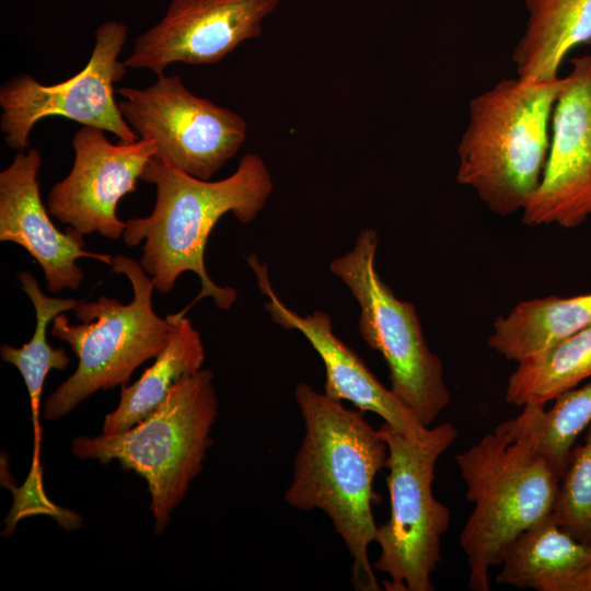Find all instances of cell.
Here are the masks:
<instances>
[{
    "instance_id": "obj_1",
    "label": "cell",
    "mask_w": 591,
    "mask_h": 591,
    "mask_svg": "<svg viewBox=\"0 0 591 591\" xmlns=\"http://www.w3.org/2000/svg\"><path fill=\"white\" fill-rule=\"evenodd\" d=\"M294 397L304 425L285 501L299 510H322L345 543L357 591H379L368 556L376 529L373 480L385 467L387 444L362 412L299 383Z\"/></svg>"
},
{
    "instance_id": "obj_2",
    "label": "cell",
    "mask_w": 591,
    "mask_h": 591,
    "mask_svg": "<svg viewBox=\"0 0 591 591\" xmlns=\"http://www.w3.org/2000/svg\"><path fill=\"white\" fill-rule=\"evenodd\" d=\"M140 179L155 186V205L149 216L126 221L123 239L127 246L143 243L139 263L155 290L169 293L183 273L193 271L200 279V292L176 314L184 316L204 298H211L220 310H229L236 291L210 279L205 250L212 229L227 212L241 223H250L266 205L274 184L264 160L246 153L233 174L211 182L153 157Z\"/></svg>"
},
{
    "instance_id": "obj_3",
    "label": "cell",
    "mask_w": 591,
    "mask_h": 591,
    "mask_svg": "<svg viewBox=\"0 0 591 591\" xmlns=\"http://www.w3.org/2000/svg\"><path fill=\"white\" fill-rule=\"evenodd\" d=\"M563 78H509L476 95L457 146L456 182L496 215L523 210L547 161L549 127Z\"/></svg>"
},
{
    "instance_id": "obj_4",
    "label": "cell",
    "mask_w": 591,
    "mask_h": 591,
    "mask_svg": "<svg viewBox=\"0 0 591 591\" xmlns=\"http://www.w3.org/2000/svg\"><path fill=\"white\" fill-rule=\"evenodd\" d=\"M474 505L460 534L468 565V588L489 591V570L500 565L508 545L548 517L560 476L528 431L508 420L456 455Z\"/></svg>"
},
{
    "instance_id": "obj_5",
    "label": "cell",
    "mask_w": 591,
    "mask_h": 591,
    "mask_svg": "<svg viewBox=\"0 0 591 591\" xmlns=\"http://www.w3.org/2000/svg\"><path fill=\"white\" fill-rule=\"evenodd\" d=\"M218 415L213 374L200 369L178 380L163 402L135 426L72 440L71 451L102 464L118 461L148 484L154 533L160 535L200 473Z\"/></svg>"
},
{
    "instance_id": "obj_6",
    "label": "cell",
    "mask_w": 591,
    "mask_h": 591,
    "mask_svg": "<svg viewBox=\"0 0 591 591\" xmlns=\"http://www.w3.org/2000/svg\"><path fill=\"white\" fill-rule=\"evenodd\" d=\"M111 267L129 280L132 300L121 303L102 296L80 302L73 310L80 322L76 325L62 313L54 318L50 334L70 346L78 367L46 399L45 419L61 418L100 390L125 385L136 368L155 358L170 340L173 322L155 313V287L140 263L117 255Z\"/></svg>"
},
{
    "instance_id": "obj_7",
    "label": "cell",
    "mask_w": 591,
    "mask_h": 591,
    "mask_svg": "<svg viewBox=\"0 0 591 591\" xmlns=\"http://www.w3.org/2000/svg\"><path fill=\"white\" fill-rule=\"evenodd\" d=\"M387 444L385 467L390 517L378 526L380 555L373 568L389 576L387 591H432L431 575L441 563V537L451 514L432 494L434 468L457 436L451 422L430 428L424 438L409 437L383 422Z\"/></svg>"
},
{
    "instance_id": "obj_8",
    "label": "cell",
    "mask_w": 591,
    "mask_h": 591,
    "mask_svg": "<svg viewBox=\"0 0 591 591\" xmlns=\"http://www.w3.org/2000/svg\"><path fill=\"white\" fill-rule=\"evenodd\" d=\"M378 232L362 229L354 247L329 264L360 306L359 333L389 368L391 390L416 419L429 428L450 404L439 356L428 346L412 302L398 299L380 277Z\"/></svg>"
},
{
    "instance_id": "obj_9",
    "label": "cell",
    "mask_w": 591,
    "mask_h": 591,
    "mask_svg": "<svg viewBox=\"0 0 591 591\" xmlns=\"http://www.w3.org/2000/svg\"><path fill=\"white\" fill-rule=\"evenodd\" d=\"M127 36L125 23L106 21L95 31L88 63L68 80L45 85L26 73L7 80L0 88V129L7 144L23 151L34 126L50 116L97 127L121 142L139 140L114 96L115 83L127 73L128 67L119 60Z\"/></svg>"
},
{
    "instance_id": "obj_10",
    "label": "cell",
    "mask_w": 591,
    "mask_h": 591,
    "mask_svg": "<svg viewBox=\"0 0 591 591\" xmlns=\"http://www.w3.org/2000/svg\"><path fill=\"white\" fill-rule=\"evenodd\" d=\"M157 77L144 89H118L120 113L139 138L153 141L155 158L209 181L243 146L245 119L195 95L178 76Z\"/></svg>"
},
{
    "instance_id": "obj_11",
    "label": "cell",
    "mask_w": 591,
    "mask_h": 591,
    "mask_svg": "<svg viewBox=\"0 0 591 591\" xmlns=\"http://www.w3.org/2000/svg\"><path fill=\"white\" fill-rule=\"evenodd\" d=\"M74 159L68 175L47 197V210L82 235L123 236L126 221L117 216L119 200L137 189L147 164L155 155L150 139L112 143L104 130L82 126L72 138Z\"/></svg>"
},
{
    "instance_id": "obj_12",
    "label": "cell",
    "mask_w": 591,
    "mask_h": 591,
    "mask_svg": "<svg viewBox=\"0 0 591 591\" xmlns=\"http://www.w3.org/2000/svg\"><path fill=\"white\" fill-rule=\"evenodd\" d=\"M570 62L553 109L545 169L522 210L530 227L573 229L591 216V55Z\"/></svg>"
},
{
    "instance_id": "obj_13",
    "label": "cell",
    "mask_w": 591,
    "mask_h": 591,
    "mask_svg": "<svg viewBox=\"0 0 591 591\" xmlns=\"http://www.w3.org/2000/svg\"><path fill=\"white\" fill-rule=\"evenodd\" d=\"M280 1L171 0L164 16L135 39L125 65L159 76L175 62L216 63L258 37Z\"/></svg>"
},
{
    "instance_id": "obj_14",
    "label": "cell",
    "mask_w": 591,
    "mask_h": 591,
    "mask_svg": "<svg viewBox=\"0 0 591 591\" xmlns=\"http://www.w3.org/2000/svg\"><path fill=\"white\" fill-rule=\"evenodd\" d=\"M42 155L36 149L19 151L0 172V241L24 248L40 266L47 290L55 294L77 290L84 279L77 260L94 258L112 265L109 254L84 250L81 233L61 232L53 223L39 192Z\"/></svg>"
},
{
    "instance_id": "obj_15",
    "label": "cell",
    "mask_w": 591,
    "mask_h": 591,
    "mask_svg": "<svg viewBox=\"0 0 591 591\" xmlns=\"http://www.w3.org/2000/svg\"><path fill=\"white\" fill-rule=\"evenodd\" d=\"M258 288L267 297L265 309L271 321L287 329H297L321 357L326 372L324 393L336 401H348L360 412L379 415L384 422L413 437L424 438L429 428L422 426L391 389L380 383L363 360L333 332L331 316L314 311L305 316L290 310L275 293L266 264L250 254Z\"/></svg>"
},
{
    "instance_id": "obj_16",
    "label": "cell",
    "mask_w": 591,
    "mask_h": 591,
    "mask_svg": "<svg viewBox=\"0 0 591 591\" xmlns=\"http://www.w3.org/2000/svg\"><path fill=\"white\" fill-rule=\"evenodd\" d=\"M496 582L536 591H575L591 565V545L565 532L552 513L507 547Z\"/></svg>"
},
{
    "instance_id": "obj_17",
    "label": "cell",
    "mask_w": 591,
    "mask_h": 591,
    "mask_svg": "<svg viewBox=\"0 0 591 591\" xmlns=\"http://www.w3.org/2000/svg\"><path fill=\"white\" fill-rule=\"evenodd\" d=\"M525 5L526 26L512 53L518 78L555 79L570 50L591 42V0H525Z\"/></svg>"
},
{
    "instance_id": "obj_18",
    "label": "cell",
    "mask_w": 591,
    "mask_h": 591,
    "mask_svg": "<svg viewBox=\"0 0 591 591\" xmlns=\"http://www.w3.org/2000/svg\"><path fill=\"white\" fill-rule=\"evenodd\" d=\"M591 326V293L531 299L493 324L488 346L507 360L520 361Z\"/></svg>"
},
{
    "instance_id": "obj_19",
    "label": "cell",
    "mask_w": 591,
    "mask_h": 591,
    "mask_svg": "<svg viewBox=\"0 0 591 591\" xmlns=\"http://www.w3.org/2000/svg\"><path fill=\"white\" fill-rule=\"evenodd\" d=\"M173 331L154 363L131 385H123L117 407L108 413L103 432L128 429L144 419L166 397L173 385L200 370L205 348L199 332L188 317L169 314Z\"/></svg>"
},
{
    "instance_id": "obj_20",
    "label": "cell",
    "mask_w": 591,
    "mask_h": 591,
    "mask_svg": "<svg viewBox=\"0 0 591 591\" xmlns=\"http://www.w3.org/2000/svg\"><path fill=\"white\" fill-rule=\"evenodd\" d=\"M591 376V326L518 361L506 389L515 406H545Z\"/></svg>"
},
{
    "instance_id": "obj_21",
    "label": "cell",
    "mask_w": 591,
    "mask_h": 591,
    "mask_svg": "<svg viewBox=\"0 0 591 591\" xmlns=\"http://www.w3.org/2000/svg\"><path fill=\"white\" fill-rule=\"evenodd\" d=\"M21 289L31 300L35 310V331L28 343L22 347L2 345L1 359L13 364L21 373L26 385L33 420L35 425L36 445L40 439L38 422L40 396L45 379L50 370H65L70 358L62 348H54L47 340V327L54 318L70 310H74L80 301L72 298H55L45 294L33 274L27 270L19 273Z\"/></svg>"
},
{
    "instance_id": "obj_22",
    "label": "cell",
    "mask_w": 591,
    "mask_h": 591,
    "mask_svg": "<svg viewBox=\"0 0 591 591\" xmlns=\"http://www.w3.org/2000/svg\"><path fill=\"white\" fill-rule=\"evenodd\" d=\"M553 402L547 410L541 405L523 406V412L508 421L531 433L537 451L560 476L576 439L591 424V381Z\"/></svg>"
},
{
    "instance_id": "obj_23",
    "label": "cell",
    "mask_w": 591,
    "mask_h": 591,
    "mask_svg": "<svg viewBox=\"0 0 591 591\" xmlns=\"http://www.w3.org/2000/svg\"><path fill=\"white\" fill-rule=\"evenodd\" d=\"M587 429L560 475L552 517L565 532L591 545V424Z\"/></svg>"
},
{
    "instance_id": "obj_24",
    "label": "cell",
    "mask_w": 591,
    "mask_h": 591,
    "mask_svg": "<svg viewBox=\"0 0 591 591\" xmlns=\"http://www.w3.org/2000/svg\"><path fill=\"white\" fill-rule=\"evenodd\" d=\"M575 591H591V565L579 579Z\"/></svg>"
}]
</instances>
